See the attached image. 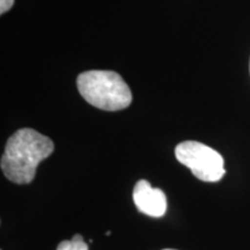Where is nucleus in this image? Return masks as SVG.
<instances>
[{"label":"nucleus","mask_w":250,"mask_h":250,"mask_svg":"<svg viewBox=\"0 0 250 250\" xmlns=\"http://www.w3.org/2000/svg\"><path fill=\"white\" fill-rule=\"evenodd\" d=\"M55 145L49 137L24 127L9 137L0 167L5 177L17 184H28L35 179L37 166L49 158Z\"/></svg>","instance_id":"obj_1"},{"label":"nucleus","mask_w":250,"mask_h":250,"mask_svg":"<svg viewBox=\"0 0 250 250\" xmlns=\"http://www.w3.org/2000/svg\"><path fill=\"white\" fill-rule=\"evenodd\" d=\"M80 95L93 107L105 111H118L132 102V93L117 72L92 70L77 78Z\"/></svg>","instance_id":"obj_2"},{"label":"nucleus","mask_w":250,"mask_h":250,"mask_svg":"<svg viewBox=\"0 0 250 250\" xmlns=\"http://www.w3.org/2000/svg\"><path fill=\"white\" fill-rule=\"evenodd\" d=\"M175 156L197 179L204 182H218L226 173L220 153L203 143L195 140L181 143L175 148Z\"/></svg>","instance_id":"obj_3"},{"label":"nucleus","mask_w":250,"mask_h":250,"mask_svg":"<svg viewBox=\"0 0 250 250\" xmlns=\"http://www.w3.org/2000/svg\"><path fill=\"white\" fill-rule=\"evenodd\" d=\"M133 202L142 213L153 218L162 217L167 210L165 192L153 188L146 180H140L134 186Z\"/></svg>","instance_id":"obj_4"},{"label":"nucleus","mask_w":250,"mask_h":250,"mask_svg":"<svg viewBox=\"0 0 250 250\" xmlns=\"http://www.w3.org/2000/svg\"><path fill=\"white\" fill-rule=\"evenodd\" d=\"M57 250H88V246L83 241V235L76 234L71 240H65L59 243Z\"/></svg>","instance_id":"obj_5"},{"label":"nucleus","mask_w":250,"mask_h":250,"mask_svg":"<svg viewBox=\"0 0 250 250\" xmlns=\"http://www.w3.org/2000/svg\"><path fill=\"white\" fill-rule=\"evenodd\" d=\"M14 5V0H0V14L8 12Z\"/></svg>","instance_id":"obj_6"},{"label":"nucleus","mask_w":250,"mask_h":250,"mask_svg":"<svg viewBox=\"0 0 250 250\" xmlns=\"http://www.w3.org/2000/svg\"><path fill=\"white\" fill-rule=\"evenodd\" d=\"M165 250H173V249H165Z\"/></svg>","instance_id":"obj_7"}]
</instances>
